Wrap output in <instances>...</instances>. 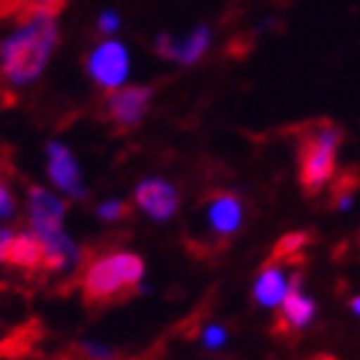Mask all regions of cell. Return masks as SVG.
<instances>
[{"label": "cell", "instance_id": "6da1fadb", "mask_svg": "<svg viewBox=\"0 0 360 360\" xmlns=\"http://www.w3.org/2000/svg\"><path fill=\"white\" fill-rule=\"evenodd\" d=\"M8 18L11 26L0 34V77L11 88H26L44 72L60 41L57 13L41 11L26 0H13Z\"/></svg>", "mask_w": 360, "mask_h": 360}, {"label": "cell", "instance_id": "7a4b0ae2", "mask_svg": "<svg viewBox=\"0 0 360 360\" xmlns=\"http://www.w3.org/2000/svg\"><path fill=\"white\" fill-rule=\"evenodd\" d=\"M144 276L142 257L113 250L90 260L83 276V301L88 307H108L134 296Z\"/></svg>", "mask_w": 360, "mask_h": 360}, {"label": "cell", "instance_id": "3957f363", "mask_svg": "<svg viewBox=\"0 0 360 360\" xmlns=\"http://www.w3.org/2000/svg\"><path fill=\"white\" fill-rule=\"evenodd\" d=\"M345 139L342 127L332 121H311L299 131V186L307 195L322 193L338 173V150Z\"/></svg>", "mask_w": 360, "mask_h": 360}, {"label": "cell", "instance_id": "277c9868", "mask_svg": "<svg viewBox=\"0 0 360 360\" xmlns=\"http://www.w3.org/2000/svg\"><path fill=\"white\" fill-rule=\"evenodd\" d=\"M152 88L147 85H127V88L105 90L101 101V116L111 124L116 131H129L139 127L150 111Z\"/></svg>", "mask_w": 360, "mask_h": 360}, {"label": "cell", "instance_id": "5b68a950", "mask_svg": "<svg viewBox=\"0 0 360 360\" xmlns=\"http://www.w3.org/2000/svg\"><path fill=\"white\" fill-rule=\"evenodd\" d=\"M201 214H203L206 232H209L219 245H226V242L237 234V229L242 226L245 209H242L240 195L229 193V191H214V193H209L203 198Z\"/></svg>", "mask_w": 360, "mask_h": 360}, {"label": "cell", "instance_id": "8992f818", "mask_svg": "<svg viewBox=\"0 0 360 360\" xmlns=\"http://www.w3.org/2000/svg\"><path fill=\"white\" fill-rule=\"evenodd\" d=\"M85 70L103 90L119 88L129 75V54L119 41H103L85 57Z\"/></svg>", "mask_w": 360, "mask_h": 360}, {"label": "cell", "instance_id": "52a82bcc", "mask_svg": "<svg viewBox=\"0 0 360 360\" xmlns=\"http://www.w3.org/2000/svg\"><path fill=\"white\" fill-rule=\"evenodd\" d=\"M134 198H136V206L144 214H150L152 219H158V221L170 219L175 214V209H178V193H175V188L158 178L139 183Z\"/></svg>", "mask_w": 360, "mask_h": 360}, {"label": "cell", "instance_id": "ba28073f", "mask_svg": "<svg viewBox=\"0 0 360 360\" xmlns=\"http://www.w3.org/2000/svg\"><path fill=\"white\" fill-rule=\"evenodd\" d=\"M29 211H31V224H34L37 232H62L65 203L57 195H52L44 188H31Z\"/></svg>", "mask_w": 360, "mask_h": 360}, {"label": "cell", "instance_id": "9c48e42d", "mask_svg": "<svg viewBox=\"0 0 360 360\" xmlns=\"http://www.w3.org/2000/svg\"><path fill=\"white\" fill-rule=\"evenodd\" d=\"M299 273L291 278V288L285 293V299L278 304L281 307V314H278V330L288 332V330H301L311 322L314 316V301L307 299L304 293L299 291Z\"/></svg>", "mask_w": 360, "mask_h": 360}, {"label": "cell", "instance_id": "30bf717a", "mask_svg": "<svg viewBox=\"0 0 360 360\" xmlns=\"http://www.w3.org/2000/svg\"><path fill=\"white\" fill-rule=\"evenodd\" d=\"M6 263L15 265L23 270H39L44 268V242L37 232H18L11 240Z\"/></svg>", "mask_w": 360, "mask_h": 360}, {"label": "cell", "instance_id": "8fae6325", "mask_svg": "<svg viewBox=\"0 0 360 360\" xmlns=\"http://www.w3.org/2000/svg\"><path fill=\"white\" fill-rule=\"evenodd\" d=\"M288 288H291V281L283 276V270L278 268V260H270L268 268L260 270V276H257L252 296L260 307H278L285 299Z\"/></svg>", "mask_w": 360, "mask_h": 360}, {"label": "cell", "instance_id": "7c38bea8", "mask_svg": "<svg viewBox=\"0 0 360 360\" xmlns=\"http://www.w3.org/2000/svg\"><path fill=\"white\" fill-rule=\"evenodd\" d=\"M49 175L57 183V188L68 191V193H77L80 191V180H77V167L70 158V152L62 144H52L49 147Z\"/></svg>", "mask_w": 360, "mask_h": 360}, {"label": "cell", "instance_id": "4fadbf2b", "mask_svg": "<svg viewBox=\"0 0 360 360\" xmlns=\"http://www.w3.org/2000/svg\"><path fill=\"white\" fill-rule=\"evenodd\" d=\"M209 29H195L186 41H178V54H175V60L183 62V65H193L195 60H201V54L206 52V46H209Z\"/></svg>", "mask_w": 360, "mask_h": 360}, {"label": "cell", "instance_id": "5bb4252c", "mask_svg": "<svg viewBox=\"0 0 360 360\" xmlns=\"http://www.w3.org/2000/svg\"><path fill=\"white\" fill-rule=\"evenodd\" d=\"M309 240H311V234L309 232H291V234H285V237H281L276 245V250H273V260H281V257H293V255H299L301 250L307 248Z\"/></svg>", "mask_w": 360, "mask_h": 360}, {"label": "cell", "instance_id": "9a60e30c", "mask_svg": "<svg viewBox=\"0 0 360 360\" xmlns=\"http://www.w3.org/2000/svg\"><path fill=\"white\" fill-rule=\"evenodd\" d=\"M355 188H358V175L355 173H347L335 183V191H332V203L338 206V209H347L350 201H353V193Z\"/></svg>", "mask_w": 360, "mask_h": 360}, {"label": "cell", "instance_id": "2e32d148", "mask_svg": "<svg viewBox=\"0 0 360 360\" xmlns=\"http://www.w3.org/2000/svg\"><path fill=\"white\" fill-rule=\"evenodd\" d=\"M15 214V198L11 193V186H8V180L3 178L0 173V219H8Z\"/></svg>", "mask_w": 360, "mask_h": 360}, {"label": "cell", "instance_id": "e0dca14e", "mask_svg": "<svg viewBox=\"0 0 360 360\" xmlns=\"http://www.w3.org/2000/svg\"><path fill=\"white\" fill-rule=\"evenodd\" d=\"M98 214L105 219V221H116V219H124L129 214V206L124 201H108L103 203L101 209H98Z\"/></svg>", "mask_w": 360, "mask_h": 360}, {"label": "cell", "instance_id": "ac0fdd59", "mask_svg": "<svg viewBox=\"0 0 360 360\" xmlns=\"http://www.w3.org/2000/svg\"><path fill=\"white\" fill-rule=\"evenodd\" d=\"M26 3L41 8V11H49V13H60L62 8L68 6V0H26Z\"/></svg>", "mask_w": 360, "mask_h": 360}, {"label": "cell", "instance_id": "d6986e66", "mask_svg": "<svg viewBox=\"0 0 360 360\" xmlns=\"http://www.w3.org/2000/svg\"><path fill=\"white\" fill-rule=\"evenodd\" d=\"M98 26H101V31H103V34H111V31L119 29V15H116V13H103L101 18H98Z\"/></svg>", "mask_w": 360, "mask_h": 360}, {"label": "cell", "instance_id": "ffe728a7", "mask_svg": "<svg viewBox=\"0 0 360 360\" xmlns=\"http://www.w3.org/2000/svg\"><path fill=\"white\" fill-rule=\"evenodd\" d=\"M13 234L11 229H6V226H0V263H6L8 257V248H11V240H13Z\"/></svg>", "mask_w": 360, "mask_h": 360}, {"label": "cell", "instance_id": "44dd1931", "mask_svg": "<svg viewBox=\"0 0 360 360\" xmlns=\"http://www.w3.org/2000/svg\"><path fill=\"white\" fill-rule=\"evenodd\" d=\"M221 340H224V332H221V330H209V332H206V342H209V345H219Z\"/></svg>", "mask_w": 360, "mask_h": 360}, {"label": "cell", "instance_id": "7402d4cb", "mask_svg": "<svg viewBox=\"0 0 360 360\" xmlns=\"http://www.w3.org/2000/svg\"><path fill=\"white\" fill-rule=\"evenodd\" d=\"M350 307H353V311H355V314H360V296H355V299L350 301Z\"/></svg>", "mask_w": 360, "mask_h": 360}]
</instances>
